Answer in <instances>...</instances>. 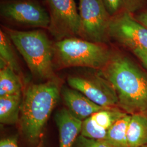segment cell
<instances>
[{
  "mask_svg": "<svg viewBox=\"0 0 147 147\" xmlns=\"http://www.w3.org/2000/svg\"><path fill=\"white\" fill-rule=\"evenodd\" d=\"M61 93L68 110L81 121H84L95 112L106 109L95 104L78 90L64 88Z\"/></svg>",
  "mask_w": 147,
  "mask_h": 147,
  "instance_id": "10",
  "label": "cell"
},
{
  "mask_svg": "<svg viewBox=\"0 0 147 147\" xmlns=\"http://www.w3.org/2000/svg\"><path fill=\"white\" fill-rule=\"evenodd\" d=\"M42 145H43L42 141H40V142L39 143V144H38V146L36 147H42Z\"/></svg>",
  "mask_w": 147,
  "mask_h": 147,
  "instance_id": "23",
  "label": "cell"
},
{
  "mask_svg": "<svg viewBox=\"0 0 147 147\" xmlns=\"http://www.w3.org/2000/svg\"><path fill=\"white\" fill-rule=\"evenodd\" d=\"M100 74L116 91L118 106L126 113L147 111V75L129 58L113 54Z\"/></svg>",
  "mask_w": 147,
  "mask_h": 147,
  "instance_id": "1",
  "label": "cell"
},
{
  "mask_svg": "<svg viewBox=\"0 0 147 147\" xmlns=\"http://www.w3.org/2000/svg\"><path fill=\"white\" fill-rule=\"evenodd\" d=\"M137 20L147 28V8L134 14Z\"/></svg>",
  "mask_w": 147,
  "mask_h": 147,
  "instance_id": "22",
  "label": "cell"
},
{
  "mask_svg": "<svg viewBox=\"0 0 147 147\" xmlns=\"http://www.w3.org/2000/svg\"><path fill=\"white\" fill-rule=\"evenodd\" d=\"M79 14L80 38L101 44L109 41L111 16L102 0H79Z\"/></svg>",
  "mask_w": 147,
  "mask_h": 147,
  "instance_id": "5",
  "label": "cell"
},
{
  "mask_svg": "<svg viewBox=\"0 0 147 147\" xmlns=\"http://www.w3.org/2000/svg\"><path fill=\"white\" fill-rule=\"evenodd\" d=\"M21 102V94L0 97V122L1 124L11 125L20 121Z\"/></svg>",
  "mask_w": 147,
  "mask_h": 147,
  "instance_id": "13",
  "label": "cell"
},
{
  "mask_svg": "<svg viewBox=\"0 0 147 147\" xmlns=\"http://www.w3.org/2000/svg\"><path fill=\"white\" fill-rule=\"evenodd\" d=\"M2 30L11 38L32 74L47 81L57 80L53 71V44L44 31H21L4 26Z\"/></svg>",
  "mask_w": 147,
  "mask_h": 147,
  "instance_id": "3",
  "label": "cell"
},
{
  "mask_svg": "<svg viewBox=\"0 0 147 147\" xmlns=\"http://www.w3.org/2000/svg\"><path fill=\"white\" fill-rule=\"evenodd\" d=\"M111 17L123 12L132 14L147 8V0H102Z\"/></svg>",
  "mask_w": 147,
  "mask_h": 147,
  "instance_id": "14",
  "label": "cell"
},
{
  "mask_svg": "<svg viewBox=\"0 0 147 147\" xmlns=\"http://www.w3.org/2000/svg\"><path fill=\"white\" fill-rule=\"evenodd\" d=\"M22 83L18 74L8 66L0 70V97L21 94Z\"/></svg>",
  "mask_w": 147,
  "mask_h": 147,
  "instance_id": "17",
  "label": "cell"
},
{
  "mask_svg": "<svg viewBox=\"0 0 147 147\" xmlns=\"http://www.w3.org/2000/svg\"><path fill=\"white\" fill-rule=\"evenodd\" d=\"M126 115L125 112L116 108L105 109L95 112L86 119L96 129L107 132L115 122Z\"/></svg>",
  "mask_w": 147,
  "mask_h": 147,
  "instance_id": "15",
  "label": "cell"
},
{
  "mask_svg": "<svg viewBox=\"0 0 147 147\" xmlns=\"http://www.w3.org/2000/svg\"><path fill=\"white\" fill-rule=\"evenodd\" d=\"M54 61L61 68H103L112 53L105 44L92 42L80 37H71L53 44Z\"/></svg>",
  "mask_w": 147,
  "mask_h": 147,
  "instance_id": "4",
  "label": "cell"
},
{
  "mask_svg": "<svg viewBox=\"0 0 147 147\" xmlns=\"http://www.w3.org/2000/svg\"><path fill=\"white\" fill-rule=\"evenodd\" d=\"M0 147H19L16 138L15 137H9L1 140Z\"/></svg>",
  "mask_w": 147,
  "mask_h": 147,
  "instance_id": "21",
  "label": "cell"
},
{
  "mask_svg": "<svg viewBox=\"0 0 147 147\" xmlns=\"http://www.w3.org/2000/svg\"><path fill=\"white\" fill-rule=\"evenodd\" d=\"M131 116L126 115L108 130L104 140L113 147H128L127 131Z\"/></svg>",
  "mask_w": 147,
  "mask_h": 147,
  "instance_id": "16",
  "label": "cell"
},
{
  "mask_svg": "<svg viewBox=\"0 0 147 147\" xmlns=\"http://www.w3.org/2000/svg\"><path fill=\"white\" fill-rule=\"evenodd\" d=\"M68 82L71 88L79 90L100 106L110 109L116 108L118 105V99L114 88L100 74L86 78L70 76Z\"/></svg>",
  "mask_w": 147,
  "mask_h": 147,
  "instance_id": "9",
  "label": "cell"
},
{
  "mask_svg": "<svg viewBox=\"0 0 147 147\" xmlns=\"http://www.w3.org/2000/svg\"><path fill=\"white\" fill-rule=\"evenodd\" d=\"M74 145L75 147H113L104 140L91 139L81 135L78 137Z\"/></svg>",
  "mask_w": 147,
  "mask_h": 147,
  "instance_id": "19",
  "label": "cell"
},
{
  "mask_svg": "<svg viewBox=\"0 0 147 147\" xmlns=\"http://www.w3.org/2000/svg\"><path fill=\"white\" fill-rule=\"evenodd\" d=\"M109 37L132 50L147 51V28L131 13L123 12L111 17Z\"/></svg>",
  "mask_w": 147,
  "mask_h": 147,
  "instance_id": "8",
  "label": "cell"
},
{
  "mask_svg": "<svg viewBox=\"0 0 147 147\" xmlns=\"http://www.w3.org/2000/svg\"><path fill=\"white\" fill-rule=\"evenodd\" d=\"M127 140L128 147H144L147 145V117L139 114L131 115Z\"/></svg>",
  "mask_w": 147,
  "mask_h": 147,
  "instance_id": "12",
  "label": "cell"
},
{
  "mask_svg": "<svg viewBox=\"0 0 147 147\" xmlns=\"http://www.w3.org/2000/svg\"><path fill=\"white\" fill-rule=\"evenodd\" d=\"M1 18L11 24L47 30L48 11L34 0H8L1 3Z\"/></svg>",
  "mask_w": 147,
  "mask_h": 147,
  "instance_id": "6",
  "label": "cell"
},
{
  "mask_svg": "<svg viewBox=\"0 0 147 147\" xmlns=\"http://www.w3.org/2000/svg\"><path fill=\"white\" fill-rule=\"evenodd\" d=\"M55 120L58 126L59 147H72L81 133L82 121L65 108L56 113Z\"/></svg>",
  "mask_w": 147,
  "mask_h": 147,
  "instance_id": "11",
  "label": "cell"
},
{
  "mask_svg": "<svg viewBox=\"0 0 147 147\" xmlns=\"http://www.w3.org/2000/svg\"><path fill=\"white\" fill-rule=\"evenodd\" d=\"M135 55L138 58L144 66L147 69V51L136 49L132 50Z\"/></svg>",
  "mask_w": 147,
  "mask_h": 147,
  "instance_id": "20",
  "label": "cell"
},
{
  "mask_svg": "<svg viewBox=\"0 0 147 147\" xmlns=\"http://www.w3.org/2000/svg\"><path fill=\"white\" fill-rule=\"evenodd\" d=\"M13 42L8 35L3 30L0 31V61L12 69L17 74L20 68L12 47Z\"/></svg>",
  "mask_w": 147,
  "mask_h": 147,
  "instance_id": "18",
  "label": "cell"
},
{
  "mask_svg": "<svg viewBox=\"0 0 147 147\" xmlns=\"http://www.w3.org/2000/svg\"><path fill=\"white\" fill-rule=\"evenodd\" d=\"M58 80L30 85L22 99L20 122L27 139L37 142L59 99Z\"/></svg>",
  "mask_w": 147,
  "mask_h": 147,
  "instance_id": "2",
  "label": "cell"
},
{
  "mask_svg": "<svg viewBox=\"0 0 147 147\" xmlns=\"http://www.w3.org/2000/svg\"><path fill=\"white\" fill-rule=\"evenodd\" d=\"M50 18L47 29L56 41L79 37L80 21L74 0H46Z\"/></svg>",
  "mask_w": 147,
  "mask_h": 147,
  "instance_id": "7",
  "label": "cell"
}]
</instances>
